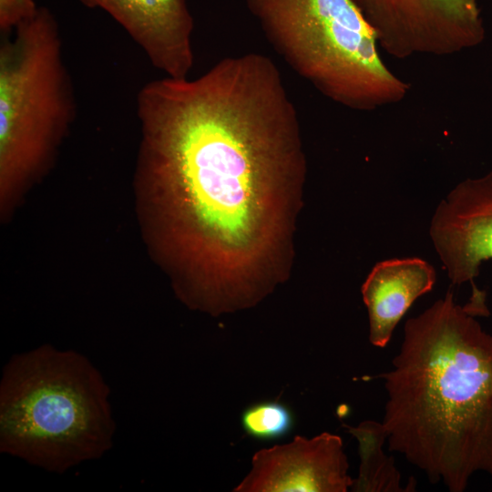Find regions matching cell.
<instances>
[{
	"instance_id": "obj_3",
	"label": "cell",
	"mask_w": 492,
	"mask_h": 492,
	"mask_svg": "<svg viewBox=\"0 0 492 492\" xmlns=\"http://www.w3.org/2000/svg\"><path fill=\"white\" fill-rule=\"evenodd\" d=\"M115 427L108 388L83 355L49 346L14 356L0 384V449L61 473L100 457Z\"/></svg>"
},
{
	"instance_id": "obj_2",
	"label": "cell",
	"mask_w": 492,
	"mask_h": 492,
	"mask_svg": "<svg viewBox=\"0 0 492 492\" xmlns=\"http://www.w3.org/2000/svg\"><path fill=\"white\" fill-rule=\"evenodd\" d=\"M486 292L464 305L451 291L404 327L392 367L378 375L388 450L429 480L463 492L478 473L492 478V333Z\"/></svg>"
},
{
	"instance_id": "obj_11",
	"label": "cell",
	"mask_w": 492,
	"mask_h": 492,
	"mask_svg": "<svg viewBox=\"0 0 492 492\" xmlns=\"http://www.w3.org/2000/svg\"><path fill=\"white\" fill-rule=\"evenodd\" d=\"M359 443V475L351 488L357 492H403L415 490L403 487L401 474L394 458L383 449L386 434L381 422L367 420L353 427L344 425Z\"/></svg>"
},
{
	"instance_id": "obj_13",
	"label": "cell",
	"mask_w": 492,
	"mask_h": 492,
	"mask_svg": "<svg viewBox=\"0 0 492 492\" xmlns=\"http://www.w3.org/2000/svg\"><path fill=\"white\" fill-rule=\"evenodd\" d=\"M38 6L35 0H0V29L4 36L35 15Z\"/></svg>"
},
{
	"instance_id": "obj_5",
	"label": "cell",
	"mask_w": 492,
	"mask_h": 492,
	"mask_svg": "<svg viewBox=\"0 0 492 492\" xmlns=\"http://www.w3.org/2000/svg\"><path fill=\"white\" fill-rule=\"evenodd\" d=\"M77 114L56 19L45 6L0 46V171L14 184L41 169Z\"/></svg>"
},
{
	"instance_id": "obj_12",
	"label": "cell",
	"mask_w": 492,
	"mask_h": 492,
	"mask_svg": "<svg viewBox=\"0 0 492 492\" xmlns=\"http://www.w3.org/2000/svg\"><path fill=\"white\" fill-rule=\"evenodd\" d=\"M241 422L250 436L261 441H272L292 431L294 416L282 403L264 401L248 406L241 414Z\"/></svg>"
},
{
	"instance_id": "obj_8",
	"label": "cell",
	"mask_w": 492,
	"mask_h": 492,
	"mask_svg": "<svg viewBox=\"0 0 492 492\" xmlns=\"http://www.w3.org/2000/svg\"><path fill=\"white\" fill-rule=\"evenodd\" d=\"M251 470L238 492H345L354 479L342 438L323 432L311 439L296 436L290 444L254 454Z\"/></svg>"
},
{
	"instance_id": "obj_6",
	"label": "cell",
	"mask_w": 492,
	"mask_h": 492,
	"mask_svg": "<svg viewBox=\"0 0 492 492\" xmlns=\"http://www.w3.org/2000/svg\"><path fill=\"white\" fill-rule=\"evenodd\" d=\"M390 56H446L482 42L477 0H353Z\"/></svg>"
},
{
	"instance_id": "obj_1",
	"label": "cell",
	"mask_w": 492,
	"mask_h": 492,
	"mask_svg": "<svg viewBox=\"0 0 492 492\" xmlns=\"http://www.w3.org/2000/svg\"><path fill=\"white\" fill-rule=\"evenodd\" d=\"M137 115L148 172L177 194L213 286L239 294L276 241L282 193L304 173L278 67L250 52L195 77L164 76L140 88Z\"/></svg>"
},
{
	"instance_id": "obj_10",
	"label": "cell",
	"mask_w": 492,
	"mask_h": 492,
	"mask_svg": "<svg viewBox=\"0 0 492 492\" xmlns=\"http://www.w3.org/2000/svg\"><path fill=\"white\" fill-rule=\"evenodd\" d=\"M436 279L434 267L419 258L390 259L373 267L362 286L371 344H388L399 321L418 297L431 291Z\"/></svg>"
},
{
	"instance_id": "obj_7",
	"label": "cell",
	"mask_w": 492,
	"mask_h": 492,
	"mask_svg": "<svg viewBox=\"0 0 492 492\" xmlns=\"http://www.w3.org/2000/svg\"><path fill=\"white\" fill-rule=\"evenodd\" d=\"M429 235L454 285L475 279L492 260V170L459 182L436 207Z\"/></svg>"
},
{
	"instance_id": "obj_4",
	"label": "cell",
	"mask_w": 492,
	"mask_h": 492,
	"mask_svg": "<svg viewBox=\"0 0 492 492\" xmlns=\"http://www.w3.org/2000/svg\"><path fill=\"white\" fill-rule=\"evenodd\" d=\"M273 49L323 97L372 111L401 102L409 84L379 53L376 34L353 0H246Z\"/></svg>"
},
{
	"instance_id": "obj_9",
	"label": "cell",
	"mask_w": 492,
	"mask_h": 492,
	"mask_svg": "<svg viewBox=\"0 0 492 492\" xmlns=\"http://www.w3.org/2000/svg\"><path fill=\"white\" fill-rule=\"evenodd\" d=\"M77 1L110 15L164 76L190 77L194 19L187 0Z\"/></svg>"
}]
</instances>
